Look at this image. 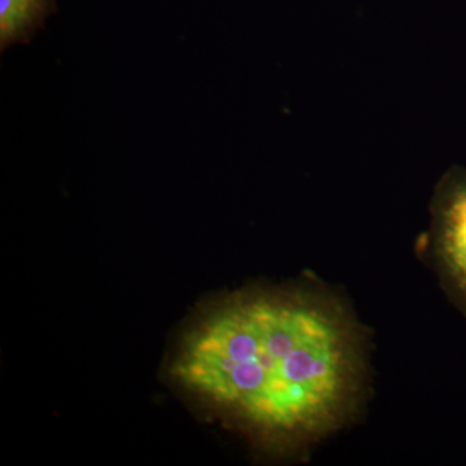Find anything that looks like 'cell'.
Wrapping results in <instances>:
<instances>
[{
  "label": "cell",
  "mask_w": 466,
  "mask_h": 466,
  "mask_svg": "<svg viewBox=\"0 0 466 466\" xmlns=\"http://www.w3.org/2000/svg\"><path fill=\"white\" fill-rule=\"evenodd\" d=\"M184 389L275 441H311L345 415L354 339L336 309L299 294L236 297L196 325L173 366Z\"/></svg>",
  "instance_id": "obj_1"
},
{
  "label": "cell",
  "mask_w": 466,
  "mask_h": 466,
  "mask_svg": "<svg viewBox=\"0 0 466 466\" xmlns=\"http://www.w3.org/2000/svg\"><path fill=\"white\" fill-rule=\"evenodd\" d=\"M437 235L444 262L466 291V177L451 184L441 196Z\"/></svg>",
  "instance_id": "obj_2"
},
{
  "label": "cell",
  "mask_w": 466,
  "mask_h": 466,
  "mask_svg": "<svg viewBox=\"0 0 466 466\" xmlns=\"http://www.w3.org/2000/svg\"><path fill=\"white\" fill-rule=\"evenodd\" d=\"M56 11L55 0H0V52L29 45Z\"/></svg>",
  "instance_id": "obj_3"
}]
</instances>
